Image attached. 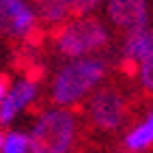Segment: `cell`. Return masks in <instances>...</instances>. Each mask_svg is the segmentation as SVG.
Listing matches in <instances>:
<instances>
[{
	"instance_id": "obj_3",
	"label": "cell",
	"mask_w": 153,
	"mask_h": 153,
	"mask_svg": "<svg viewBox=\"0 0 153 153\" xmlns=\"http://www.w3.org/2000/svg\"><path fill=\"white\" fill-rule=\"evenodd\" d=\"M76 140V117L69 110H50L28 136V153H69Z\"/></svg>"
},
{
	"instance_id": "obj_11",
	"label": "cell",
	"mask_w": 153,
	"mask_h": 153,
	"mask_svg": "<svg viewBox=\"0 0 153 153\" xmlns=\"http://www.w3.org/2000/svg\"><path fill=\"white\" fill-rule=\"evenodd\" d=\"M138 78H140L142 91H145L149 97H153V45H151V50H149V52L142 56V60H140Z\"/></svg>"
},
{
	"instance_id": "obj_4",
	"label": "cell",
	"mask_w": 153,
	"mask_h": 153,
	"mask_svg": "<svg viewBox=\"0 0 153 153\" xmlns=\"http://www.w3.org/2000/svg\"><path fill=\"white\" fill-rule=\"evenodd\" d=\"M91 125L99 131H114L127 119V101L117 88H101L88 106Z\"/></svg>"
},
{
	"instance_id": "obj_2",
	"label": "cell",
	"mask_w": 153,
	"mask_h": 153,
	"mask_svg": "<svg viewBox=\"0 0 153 153\" xmlns=\"http://www.w3.org/2000/svg\"><path fill=\"white\" fill-rule=\"evenodd\" d=\"M50 39L54 41V48L60 56L78 58L88 52H97V50L106 48L108 33L99 19L86 15V17L71 19V22L54 24Z\"/></svg>"
},
{
	"instance_id": "obj_13",
	"label": "cell",
	"mask_w": 153,
	"mask_h": 153,
	"mask_svg": "<svg viewBox=\"0 0 153 153\" xmlns=\"http://www.w3.org/2000/svg\"><path fill=\"white\" fill-rule=\"evenodd\" d=\"M99 4V0H67V15L69 17H86Z\"/></svg>"
},
{
	"instance_id": "obj_10",
	"label": "cell",
	"mask_w": 153,
	"mask_h": 153,
	"mask_svg": "<svg viewBox=\"0 0 153 153\" xmlns=\"http://www.w3.org/2000/svg\"><path fill=\"white\" fill-rule=\"evenodd\" d=\"M67 15V0H41L39 7V19L48 22L50 26L60 24Z\"/></svg>"
},
{
	"instance_id": "obj_12",
	"label": "cell",
	"mask_w": 153,
	"mask_h": 153,
	"mask_svg": "<svg viewBox=\"0 0 153 153\" xmlns=\"http://www.w3.org/2000/svg\"><path fill=\"white\" fill-rule=\"evenodd\" d=\"M0 153H28V136L19 134V131H11L4 136V145Z\"/></svg>"
},
{
	"instance_id": "obj_1",
	"label": "cell",
	"mask_w": 153,
	"mask_h": 153,
	"mask_svg": "<svg viewBox=\"0 0 153 153\" xmlns=\"http://www.w3.org/2000/svg\"><path fill=\"white\" fill-rule=\"evenodd\" d=\"M104 74L106 65L97 58L74 60V63L60 67V71L54 76L50 97L58 106H74L97 86Z\"/></svg>"
},
{
	"instance_id": "obj_9",
	"label": "cell",
	"mask_w": 153,
	"mask_h": 153,
	"mask_svg": "<svg viewBox=\"0 0 153 153\" xmlns=\"http://www.w3.org/2000/svg\"><path fill=\"white\" fill-rule=\"evenodd\" d=\"M151 145H153V114L147 117L140 125H136L125 136V149L127 151H142Z\"/></svg>"
},
{
	"instance_id": "obj_16",
	"label": "cell",
	"mask_w": 153,
	"mask_h": 153,
	"mask_svg": "<svg viewBox=\"0 0 153 153\" xmlns=\"http://www.w3.org/2000/svg\"><path fill=\"white\" fill-rule=\"evenodd\" d=\"M78 153H80V151H78Z\"/></svg>"
},
{
	"instance_id": "obj_7",
	"label": "cell",
	"mask_w": 153,
	"mask_h": 153,
	"mask_svg": "<svg viewBox=\"0 0 153 153\" xmlns=\"http://www.w3.org/2000/svg\"><path fill=\"white\" fill-rule=\"evenodd\" d=\"M35 95H37V84L28 82V80H19L11 91H7L2 104H0V125H9L17 112L35 99Z\"/></svg>"
},
{
	"instance_id": "obj_5",
	"label": "cell",
	"mask_w": 153,
	"mask_h": 153,
	"mask_svg": "<svg viewBox=\"0 0 153 153\" xmlns=\"http://www.w3.org/2000/svg\"><path fill=\"white\" fill-rule=\"evenodd\" d=\"M35 26L37 19L24 0H0V35L24 41Z\"/></svg>"
},
{
	"instance_id": "obj_6",
	"label": "cell",
	"mask_w": 153,
	"mask_h": 153,
	"mask_svg": "<svg viewBox=\"0 0 153 153\" xmlns=\"http://www.w3.org/2000/svg\"><path fill=\"white\" fill-rule=\"evenodd\" d=\"M108 17L123 33L145 28L147 0H108Z\"/></svg>"
},
{
	"instance_id": "obj_8",
	"label": "cell",
	"mask_w": 153,
	"mask_h": 153,
	"mask_svg": "<svg viewBox=\"0 0 153 153\" xmlns=\"http://www.w3.org/2000/svg\"><path fill=\"white\" fill-rule=\"evenodd\" d=\"M153 45V30H149L147 26L145 28H138V30H131L127 33V39H125V45H123V56H129L134 60H142L149 50Z\"/></svg>"
},
{
	"instance_id": "obj_15",
	"label": "cell",
	"mask_w": 153,
	"mask_h": 153,
	"mask_svg": "<svg viewBox=\"0 0 153 153\" xmlns=\"http://www.w3.org/2000/svg\"><path fill=\"white\" fill-rule=\"evenodd\" d=\"M2 145H4V134L0 131V149H2Z\"/></svg>"
},
{
	"instance_id": "obj_14",
	"label": "cell",
	"mask_w": 153,
	"mask_h": 153,
	"mask_svg": "<svg viewBox=\"0 0 153 153\" xmlns=\"http://www.w3.org/2000/svg\"><path fill=\"white\" fill-rule=\"evenodd\" d=\"M9 84H11V78H9V74H0V104H2V99H4L7 91H9Z\"/></svg>"
}]
</instances>
